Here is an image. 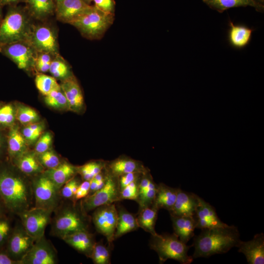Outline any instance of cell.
Masks as SVG:
<instances>
[{
  "instance_id": "cell-1",
  "label": "cell",
  "mask_w": 264,
  "mask_h": 264,
  "mask_svg": "<svg viewBox=\"0 0 264 264\" xmlns=\"http://www.w3.org/2000/svg\"><path fill=\"white\" fill-rule=\"evenodd\" d=\"M238 227L226 225L201 230L195 237L192 246L195 248L194 259L208 258L217 254L225 253L234 247H238L241 240Z\"/></svg>"
},
{
  "instance_id": "cell-2",
  "label": "cell",
  "mask_w": 264,
  "mask_h": 264,
  "mask_svg": "<svg viewBox=\"0 0 264 264\" xmlns=\"http://www.w3.org/2000/svg\"><path fill=\"white\" fill-rule=\"evenodd\" d=\"M32 184L22 177L6 170L0 172V198L10 211L18 215L30 208Z\"/></svg>"
},
{
  "instance_id": "cell-3",
  "label": "cell",
  "mask_w": 264,
  "mask_h": 264,
  "mask_svg": "<svg viewBox=\"0 0 264 264\" xmlns=\"http://www.w3.org/2000/svg\"><path fill=\"white\" fill-rule=\"evenodd\" d=\"M149 246L157 253L160 264L168 259L175 260L182 264H190L193 261V257L188 254L191 246L181 241L174 233L151 235Z\"/></svg>"
},
{
  "instance_id": "cell-4",
  "label": "cell",
  "mask_w": 264,
  "mask_h": 264,
  "mask_svg": "<svg viewBox=\"0 0 264 264\" xmlns=\"http://www.w3.org/2000/svg\"><path fill=\"white\" fill-rule=\"evenodd\" d=\"M32 25L24 11L10 7L0 23V46L19 41L29 42Z\"/></svg>"
},
{
  "instance_id": "cell-5",
  "label": "cell",
  "mask_w": 264,
  "mask_h": 264,
  "mask_svg": "<svg viewBox=\"0 0 264 264\" xmlns=\"http://www.w3.org/2000/svg\"><path fill=\"white\" fill-rule=\"evenodd\" d=\"M113 21V14L106 13L95 6H91L70 24L75 27L85 38L98 40L104 36Z\"/></svg>"
},
{
  "instance_id": "cell-6",
  "label": "cell",
  "mask_w": 264,
  "mask_h": 264,
  "mask_svg": "<svg viewBox=\"0 0 264 264\" xmlns=\"http://www.w3.org/2000/svg\"><path fill=\"white\" fill-rule=\"evenodd\" d=\"M75 204V203H74ZM65 206L54 218L51 226L53 235L61 239L65 236L83 230H88L89 221L87 214L75 206Z\"/></svg>"
},
{
  "instance_id": "cell-7",
  "label": "cell",
  "mask_w": 264,
  "mask_h": 264,
  "mask_svg": "<svg viewBox=\"0 0 264 264\" xmlns=\"http://www.w3.org/2000/svg\"><path fill=\"white\" fill-rule=\"evenodd\" d=\"M117 177L107 174L104 186L88 195L81 202L80 208L85 214L100 206L121 200Z\"/></svg>"
},
{
  "instance_id": "cell-8",
  "label": "cell",
  "mask_w": 264,
  "mask_h": 264,
  "mask_svg": "<svg viewBox=\"0 0 264 264\" xmlns=\"http://www.w3.org/2000/svg\"><path fill=\"white\" fill-rule=\"evenodd\" d=\"M31 184L35 207L54 211L59 203L60 190L44 173L36 178Z\"/></svg>"
},
{
  "instance_id": "cell-9",
  "label": "cell",
  "mask_w": 264,
  "mask_h": 264,
  "mask_svg": "<svg viewBox=\"0 0 264 264\" xmlns=\"http://www.w3.org/2000/svg\"><path fill=\"white\" fill-rule=\"evenodd\" d=\"M0 52L25 70L34 67L37 52L26 41H19L0 46Z\"/></svg>"
},
{
  "instance_id": "cell-10",
  "label": "cell",
  "mask_w": 264,
  "mask_h": 264,
  "mask_svg": "<svg viewBox=\"0 0 264 264\" xmlns=\"http://www.w3.org/2000/svg\"><path fill=\"white\" fill-rule=\"evenodd\" d=\"M92 216L96 230L106 238L110 244L114 240L118 219V210L114 203L97 207Z\"/></svg>"
},
{
  "instance_id": "cell-11",
  "label": "cell",
  "mask_w": 264,
  "mask_h": 264,
  "mask_svg": "<svg viewBox=\"0 0 264 264\" xmlns=\"http://www.w3.org/2000/svg\"><path fill=\"white\" fill-rule=\"evenodd\" d=\"M53 211L34 207L20 213L22 226L35 241L44 236Z\"/></svg>"
},
{
  "instance_id": "cell-12",
  "label": "cell",
  "mask_w": 264,
  "mask_h": 264,
  "mask_svg": "<svg viewBox=\"0 0 264 264\" xmlns=\"http://www.w3.org/2000/svg\"><path fill=\"white\" fill-rule=\"evenodd\" d=\"M29 43L37 52L59 54L56 33L46 25H32Z\"/></svg>"
},
{
  "instance_id": "cell-13",
  "label": "cell",
  "mask_w": 264,
  "mask_h": 264,
  "mask_svg": "<svg viewBox=\"0 0 264 264\" xmlns=\"http://www.w3.org/2000/svg\"><path fill=\"white\" fill-rule=\"evenodd\" d=\"M57 263V252L44 236L36 241L21 264H55Z\"/></svg>"
},
{
  "instance_id": "cell-14",
  "label": "cell",
  "mask_w": 264,
  "mask_h": 264,
  "mask_svg": "<svg viewBox=\"0 0 264 264\" xmlns=\"http://www.w3.org/2000/svg\"><path fill=\"white\" fill-rule=\"evenodd\" d=\"M35 240L25 230L24 227H17L9 237L7 254L13 260L21 261L33 245Z\"/></svg>"
},
{
  "instance_id": "cell-15",
  "label": "cell",
  "mask_w": 264,
  "mask_h": 264,
  "mask_svg": "<svg viewBox=\"0 0 264 264\" xmlns=\"http://www.w3.org/2000/svg\"><path fill=\"white\" fill-rule=\"evenodd\" d=\"M193 217L196 228L201 230L223 227L228 225L220 220L215 208L200 197Z\"/></svg>"
},
{
  "instance_id": "cell-16",
  "label": "cell",
  "mask_w": 264,
  "mask_h": 264,
  "mask_svg": "<svg viewBox=\"0 0 264 264\" xmlns=\"http://www.w3.org/2000/svg\"><path fill=\"white\" fill-rule=\"evenodd\" d=\"M90 7L84 0H62L56 3L55 13L58 20L70 24Z\"/></svg>"
},
{
  "instance_id": "cell-17",
  "label": "cell",
  "mask_w": 264,
  "mask_h": 264,
  "mask_svg": "<svg viewBox=\"0 0 264 264\" xmlns=\"http://www.w3.org/2000/svg\"><path fill=\"white\" fill-rule=\"evenodd\" d=\"M238 252L243 253L249 264H264V235L256 234L253 238L247 242L241 241Z\"/></svg>"
},
{
  "instance_id": "cell-18",
  "label": "cell",
  "mask_w": 264,
  "mask_h": 264,
  "mask_svg": "<svg viewBox=\"0 0 264 264\" xmlns=\"http://www.w3.org/2000/svg\"><path fill=\"white\" fill-rule=\"evenodd\" d=\"M199 197L192 193L178 188L176 200L169 211L170 215L193 216L198 205Z\"/></svg>"
},
{
  "instance_id": "cell-19",
  "label": "cell",
  "mask_w": 264,
  "mask_h": 264,
  "mask_svg": "<svg viewBox=\"0 0 264 264\" xmlns=\"http://www.w3.org/2000/svg\"><path fill=\"white\" fill-rule=\"evenodd\" d=\"M75 250L90 258L96 243L88 230L80 231L66 235L62 239Z\"/></svg>"
},
{
  "instance_id": "cell-20",
  "label": "cell",
  "mask_w": 264,
  "mask_h": 264,
  "mask_svg": "<svg viewBox=\"0 0 264 264\" xmlns=\"http://www.w3.org/2000/svg\"><path fill=\"white\" fill-rule=\"evenodd\" d=\"M157 184L148 172L142 174L138 184V193L136 201L139 209L153 206L157 190Z\"/></svg>"
},
{
  "instance_id": "cell-21",
  "label": "cell",
  "mask_w": 264,
  "mask_h": 264,
  "mask_svg": "<svg viewBox=\"0 0 264 264\" xmlns=\"http://www.w3.org/2000/svg\"><path fill=\"white\" fill-rule=\"evenodd\" d=\"M228 41L233 47L242 49L246 46L251 40L253 29L248 26L240 24H234L229 22Z\"/></svg>"
},
{
  "instance_id": "cell-22",
  "label": "cell",
  "mask_w": 264,
  "mask_h": 264,
  "mask_svg": "<svg viewBox=\"0 0 264 264\" xmlns=\"http://www.w3.org/2000/svg\"><path fill=\"white\" fill-rule=\"evenodd\" d=\"M174 233L183 242L187 243L194 236L196 228L193 216H176L170 215Z\"/></svg>"
},
{
  "instance_id": "cell-23",
  "label": "cell",
  "mask_w": 264,
  "mask_h": 264,
  "mask_svg": "<svg viewBox=\"0 0 264 264\" xmlns=\"http://www.w3.org/2000/svg\"><path fill=\"white\" fill-rule=\"evenodd\" d=\"M68 104V107L77 110L83 104L84 99L80 87L77 82L72 77H68L60 85Z\"/></svg>"
},
{
  "instance_id": "cell-24",
  "label": "cell",
  "mask_w": 264,
  "mask_h": 264,
  "mask_svg": "<svg viewBox=\"0 0 264 264\" xmlns=\"http://www.w3.org/2000/svg\"><path fill=\"white\" fill-rule=\"evenodd\" d=\"M76 173V167L67 162H63L57 167L47 169L43 173L61 190L65 184L74 177Z\"/></svg>"
},
{
  "instance_id": "cell-25",
  "label": "cell",
  "mask_w": 264,
  "mask_h": 264,
  "mask_svg": "<svg viewBox=\"0 0 264 264\" xmlns=\"http://www.w3.org/2000/svg\"><path fill=\"white\" fill-rule=\"evenodd\" d=\"M108 174L117 177L130 173L147 172L139 162L128 158H119L111 161L108 164Z\"/></svg>"
},
{
  "instance_id": "cell-26",
  "label": "cell",
  "mask_w": 264,
  "mask_h": 264,
  "mask_svg": "<svg viewBox=\"0 0 264 264\" xmlns=\"http://www.w3.org/2000/svg\"><path fill=\"white\" fill-rule=\"evenodd\" d=\"M178 188L161 183L157 185L155 198L152 206L158 210L164 209L169 211L176 200Z\"/></svg>"
},
{
  "instance_id": "cell-27",
  "label": "cell",
  "mask_w": 264,
  "mask_h": 264,
  "mask_svg": "<svg viewBox=\"0 0 264 264\" xmlns=\"http://www.w3.org/2000/svg\"><path fill=\"white\" fill-rule=\"evenodd\" d=\"M210 8L220 13L229 8L250 6L259 12L264 10V6L253 0H202Z\"/></svg>"
},
{
  "instance_id": "cell-28",
  "label": "cell",
  "mask_w": 264,
  "mask_h": 264,
  "mask_svg": "<svg viewBox=\"0 0 264 264\" xmlns=\"http://www.w3.org/2000/svg\"><path fill=\"white\" fill-rule=\"evenodd\" d=\"M30 15L38 20L44 19L55 11L56 3L53 0H25Z\"/></svg>"
},
{
  "instance_id": "cell-29",
  "label": "cell",
  "mask_w": 264,
  "mask_h": 264,
  "mask_svg": "<svg viewBox=\"0 0 264 264\" xmlns=\"http://www.w3.org/2000/svg\"><path fill=\"white\" fill-rule=\"evenodd\" d=\"M138 228L139 227L136 216L123 208L118 210V219L114 234V240L128 233L133 231Z\"/></svg>"
},
{
  "instance_id": "cell-30",
  "label": "cell",
  "mask_w": 264,
  "mask_h": 264,
  "mask_svg": "<svg viewBox=\"0 0 264 264\" xmlns=\"http://www.w3.org/2000/svg\"><path fill=\"white\" fill-rule=\"evenodd\" d=\"M16 160L18 169L25 174L36 175L43 171L44 167L33 154L24 153L17 156Z\"/></svg>"
},
{
  "instance_id": "cell-31",
  "label": "cell",
  "mask_w": 264,
  "mask_h": 264,
  "mask_svg": "<svg viewBox=\"0 0 264 264\" xmlns=\"http://www.w3.org/2000/svg\"><path fill=\"white\" fill-rule=\"evenodd\" d=\"M158 211V210L153 206L139 209L138 215L136 217L138 227L150 233L151 235L156 234L155 225Z\"/></svg>"
},
{
  "instance_id": "cell-32",
  "label": "cell",
  "mask_w": 264,
  "mask_h": 264,
  "mask_svg": "<svg viewBox=\"0 0 264 264\" xmlns=\"http://www.w3.org/2000/svg\"><path fill=\"white\" fill-rule=\"evenodd\" d=\"M8 151L12 157L25 153L26 148L25 138L16 127L12 126L8 135Z\"/></svg>"
},
{
  "instance_id": "cell-33",
  "label": "cell",
  "mask_w": 264,
  "mask_h": 264,
  "mask_svg": "<svg viewBox=\"0 0 264 264\" xmlns=\"http://www.w3.org/2000/svg\"><path fill=\"white\" fill-rule=\"evenodd\" d=\"M35 85L39 91L47 95L53 90L61 88L55 78L43 73L38 74L35 79Z\"/></svg>"
},
{
  "instance_id": "cell-34",
  "label": "cell",
  "mask_w": 264,
  "mask_h": 264,
  "mask_svg": "<svg viewBox=\"0 0 264 264\" xmlns=\"http://www.w3.org/2000/svg\"><path fill=\"white\" fill-rule=\"evenodd\" d=\"M49 71L55 78L65 79L69 77L68 66L59 54L55 56L51 61Z\"/></svg>"
},
{
  "instance_id": "cell-35",
  "label": "cell",
  "mask_w": 264,
  "mask_h": 264,
  "mask_svg": "<svg viewBox=\"0 0 264 264\" xmlns=\"http://www.w3.org/2000/svg\"><path fill=\"white\" fill-rule=\"evenodd\" d=\"M105 166L104 163L92 161L84 164L77 168V172L81 176L84 180L89 181L96 175L101 173Z\"/></svg>"
},
{
  "instance_id": "cell-36",
  "label": "cell",
  "mask_w": 264,
  "mask_h": 264,
  "mask_svg": "<svg viewBox=\"0 0 264 264\" xmlns=\"http://www.w3.org/2000/svg\"><path fill=\"white\" fill-rule=\"evenodd\" d=\"M44 102L49 107L55 109L69 108L67 99L61 88L53 90L45 95Z\"/></svg>"
},
{
  "instance_id": "cell-37",
  "label": "cell",
  "mask_w": 264,
  "mask_h": 264,
  "mask_svg": "<svg viewBox=\"0 0 264 264\" xmlns=\"http://www.w3.org/2000/svg\"><path fill=\"white\" fill-rule=\"evenodd\" d=\"M95 264H110L109 249L101 242H96L90 257Z\"/></svg>"
},
{
  "instance_id": "cell-38",
  "label": "cell",
  "mask_w": 264,
  "mask_h": 264,
  "mask_svg": "<svg viewBox=\"0 0 264 264\" xmlns=\"http://www.w3.org/2000/svg\"><path fill=\"white\" fill-rule=\"evenodd\" d=\"M16 118L22 124L34 123L39 119L37 112L31 108L21 106L16 112Z\"/></svg>"
},
{
  "instance_id": "cell-39",
  "label": "cell",
  "mask_w": 264,
  "mask_h": 264,
  "mask_svg": "<svg viewBox=\"0 0 264 264\" xmlns=\"http://www.w3.org/2000/svg\"><path fill=\"white\" fill-rule=\"evenodd\" d=\"M38 155L37 158L43 167L47 169L55 168L61 163L58 156L49 150Z\"/></svg>"
},
{
  "instance_id": "cell-40",
  "label": "cell",
  "mask_w": 264,
  "mask_h": 264,
  "mask_svg": "<svg viewBox=\"0 0 264 264\" xmlns=\"http://www.w3.org/2000/svg\"><path fill=\"white\" fill-rule=\"evenodd\" d=\"M16 118V113L11 105L8 104L0 107V125L3 127H12Z\"/></svg>"
},
{
  "instance_id": "cell-41",
  "label": "cell",
  "mask_w": 264,
  "mask_h": 264,
  "mask_svg": "<svg viewBox=\"0 0 264 264\" xmlns=\"http://www.w3.org/2000/svg\"><path fill=\"white\" fill-rule=\"evenodd\" d=\"M55 56L47 53L37 52L35 62V68L41 73L49 71L51 61Z\"/></svg>"
},
{
  "instance_id": "cell-42",
  "label": "cell",
  "mask_w": 264,
  "mask_h": 264,
  "mask_svg": "<svg viewBox=\"0 0 264 264\" xmlns=\"http://www.w3.org/2000/svg\"><path fill=\"white\" fill-rule=\"evenodd\" d=\"M139 179L130 183L120 190V197L121 200L130 199L137 200Z\"/></svg>"
},
{
  "instance_id": "cell-43",
  "label": "cell",
  "mask_w": 264,
  "mask_h": 264,
  "mask_svg": "<svg viewBox=\"0 0 264 264\" xmlns=\"http://www.w3.org/2000/svg\"><path fill=\"white\" fill-rule=\"evenodd\" d=\"M80 184L79 180L73 177L62 187L61 196L66 198L72 199L73 201L75 194Z\"/></svg>"
},
{
  "instance_id": "cell-44",
  "label": "cell",
  "mask_w": 264,
  "mask_h": 264,
  "mask_svg": "<svg viewBox=\"0 0 264 264\" xmlns=\"http://www.w3.org/2000/svg\"><path fill=\"white\" fill-rule=\"evenodd\" d=\"M52 140V135L50 132H47L43 134L35 145L36 153L39 154L48 150L51 144Z\"/></svg>"
},
{
  "instance_id": "cell-45",
  "label": "cell",
  "mask_w": 264,
  "mask_h": 264,
  "mask_svg": "<svg viewBox=\"0 0 264 264\" xmlns=\"http://www.w3.org/2000/svg\"><path fill=\"white\" fill-rule=\"evenodd\" d=\"M143 174L144 173L139 172L130 173L118 177L120 190L130 183L139 179Z\"/></svg>"
},
{
  "instance_id": "cell-46",
  "label": "cell",
  "mask_w": 264,
  "mask_h": 264,
  "mask_svg": "<svg viewBox=\"0 0 264 264\" xmlns=\"http://www.w3.org/2000/svg\"><path fill=\"white\" fill-rule=\"evenodd\" d=\"M94 6L100 10L113 14L115 3L113 0H93Z\"/></svg>"
},
{
  "instance_id": "cell-47",
  "label": "cell",
  "mask_w": 264,
  "mask_h": 264,
  "mask_svg": "<svg viewBox=\"0 0 264 264\" xmlns=\"http://www.w3.org/2000/svg\"><path fill=\"white\" fill-rule=\"evenodd\" d=\"M90 189V181L84 180L81 183L75 194L73 202H75L87 197L89 193Z\"/></svg>"
},
{
  "instance_id": "cell-48",
  "label": "cell",
  "mask_w": 264,
  "mask_h": 264,
  "mask_svg": "<svg viewBox=\"0 0 264 264\" xmlns=\"http://www.w3.org/2000/svg\"><path fill=\"white\" fill-rule=\"evenodd\" d=\"M10 231L9 221L2 216L0 217V244L7 238Z\"/></svg>"
},
{
  "instance_id": "cell-49",
  "label": "cell",
  "mask_w": 264,
  "mask_h": 264,
  "mask_svg": "<svg viewBox=\"0 0 264 264\" xmlns=\"http://www.w3.org/2000/svg\"><path fill=\"white\" fill-rule=\"evenodd\" d=\"M22 134L25 139L30 141H35L39 137L28 126L23 129Z\"/></svg>"
},
{
  "instance_id": "cell-50",
  "label": "cell",
  "mask_w": 264,
  "mask_h": 264,
  "mask_svg": "<svg viewBox=\"0 0 264 264\" xmlns=\"http://www.w3.org/2000/svg\"><path fill=\"white\" fill-rule=\"evenodd\" d=\"M0 264H20V263L11 259L7 253L0 252Z\"/></svg>"
},
{
  "instance_id": "cell-51",
  "label": "cell",
  "mask_w": 264,
  "mask_h": 264,
  "mask_svg": "<svg viewBox=\"0 0 264 264\" xmlns=\"http://www.w3.org/2000/svg\"><path fill=\"white\" fill-rule=\"evenodd\" d=\"M28 126L36 134H37L38 136H40L43 131V128L41 125L37 124L32 123L29 124V125H28Z\"/></svg>"
},
{
  "instance_id": "cell-52",
  "label": "cell",
  "mask_w": 264,
  "mask_h": 264,
  "mask_svg": "<svg viewBox=\"0 0 264 264\" xmlns=\"http://www.w3.org/2000/svg\"><path fill=\"white\" fill-rule=\"evenodd\" d=\"M21 1H25V0H0L2 6L6 5H12Z\"/></svg>"
},
{
  "instance_id": "cell-53",
  "label": "cell",
  "mask_w": 264,
  "mask_h": 264,
  "mask_svg": "<svg viewBox=\"0 0 264 264\" xmlns=\"http://www.w3.org/2000/svg\"><path fill=\"white\" fill-rule=\"evenodd\" d=\"M3 205H4V204L1 198H0V217L2 216V214L3 213Z\"/></svg>"
},
{
  "instance_id": "cell-54",
  "label": "cell",
  "mask_w": 264,
  "mask_h": 264,
  "mask_svg": "<svg viewBox=\"0 0 264 264\" xmlns=\"http://www.w3.org/2000/svg\"><path fill=\"white\" fill-rule=\"evenodd\" d=\"M256 2L264 5V0H253Z\"/></svg>"
},
{
  "instance_id": "cell-55",
  "label": "cell",
  "mask_w": 264,
  "mask_h": 264,
  "mask_svg": "<svg viewBox=\"0 0 264 264\" xmlns=\"http://www.w3.org/2000/svg\"><path fill=\"white\" fill-rule=\"evenodd\" d=\"M1 7H2V5H1L0 2V19H2Z\"/></svg>"
},
{
  "instance_id": "cell-56",
  "label": "cell",
  "mask_w": 264,
  "mask_h": 264,
  "mask_svg": "<svg viewBox=\"0 0 264 264\" xmlns=\"http://www.w3.org/2000/svg\"><path fill=\"white\" fill-rule=\"evenodd\" d=\"M87 3L89 4L93 0H84Z\"/></svg>"
},
{
  "instance_id": "cell-57",
  "label": "cell",
  "mask_w": 264,
  "mask_h": 264,
  "mask_svg": "<svg viewBox=\"0 0 264 264\" xmlns=\"http://www.w3.org/2000/svg\"><path fill=\"white\" fill-rule=\"evenodd\" d=\"M0 146H1V142H0Z\"/></svg>"
},
{
  "instance_id": "cell-58",
  "label": "cell",
  "mask_w": 264,
  "mask_h": 264,
  "mask_svg": "<svg viewBox=\"0 0 264 264\" xmlns=\"http://www.w3.org/2000/svg\"><path fill=\"white\" fill-rule=\"evenodd\" d=\"M53 0L56 3L57 0Z\"/></svg>"
},
{
  "instance_id": "cell-59",
  "label": "cell",
  "mask_w": 264,
  "mask_h": 264,
  "mask_svg": "<svg viewBox=\"0 0 264 264\" xmlns=\"http://www.w3.org/2000/svg\"><path fill=\"white\" fill-rule=\"evenodd\" d=\"M61 0H57V1H56V2H58V1H61Z\"/></svg>"
},
{
  "instance_id": "cell-60",
  "label": "cell",
  "mask_w": 264,
  "mask_h": 264,
  "mask_svg": "<svg viewBox=\"0 0 264 264\" xmlns=\"http://www.w3.org/2000/svg\"><path fill=\"white\" fill-rule=\"evenodd\" d=\"M1 20H2V19H0V23L1 22Z\"/></svg>"
},
{
  "instance_id": "cell-61",
  "label": "cell",
  "mask_w": 264,
  "mask_h": 264,
  "mask_svg": "<svg viewBox=\"0 0 264 264\" xmlns=\"http://www.w3.org/2000/svg\"><path fill=\"white\" fill-rule=\"evenodd\" d=\"M0 106H1V103H0Z\"/></svg>"
}]
</instances>
